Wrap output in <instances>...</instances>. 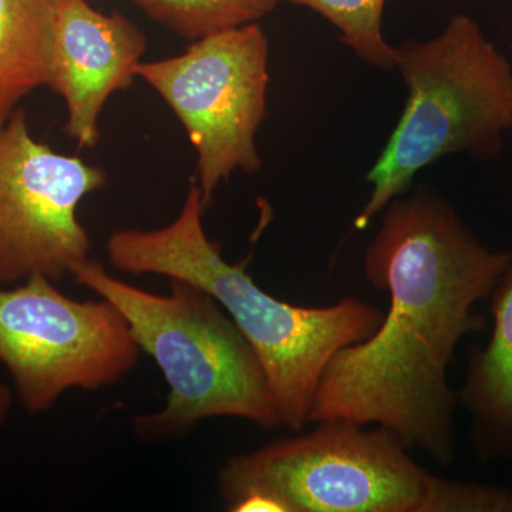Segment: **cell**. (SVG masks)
I'll use <instances>...</instances> for the list:
<instances>
[{"mask_svg":"<svg viewBox=\"0 0 512 512\" xmlns=\"http://www.w3.org/2000/svg\"><path fill=\"white\" fill-rule=\"evenodd\" d=\"M512 252L493 251L431 188L394 198L363 255V272L390 296L370 338L340 349L320 376L309 424L343 419L392 430L437 466L456 457L457 390L448 369L480 332Z\"/></svg>","mask_w":512,"mask_h":512,"instance_id":"1","label":"cell"},{"mask_svg":"<svg viewBox=\"0 0 512 512\" xmlns=\"http://www.w3.org/2000/svg\"><path fill=\"white\" fill-rule=\"evenodd\" d=\"M269 40L258 22L192 40L181 55L140 62L136 76L160 94L198 156L205 210L235 171L255 174L266 116Z\"/></svg>","mask_w":512,"mask_h":512,"instance_id":"6","label":"cell"},{"mask_svg":"<svg viewBox=\"0 0 512 512\" xmlns=\"http://www.w3.org/2000/svg\"><path fill=\"white\" fill-rule=\"evenodd\" d=\"M147 50V37L119 12L89 0H56L49 87L66 106L63 130L77 146L100 140V116L114 93L126 90Z\"/></svg>","mask_w":512,"mask_h":512,"instance_id":"9","label":"cell"},{"mask_svg":"<svg viewBox=\"0 0 512 512\" xmlns=\"http://www.w3.org/2000/svg\"><path fill=\"white\" fill-rule=\"evenodd\" d=\"M140 352L126 318L104 298H69L45 275L0 289V363L30 414L49 412L69 390L114 386Z\"/></svg>","mask_w":512,"mask_h":512,"instance_id":"7","label":"cell"},{"mask_svg":"<svg viewBox=\"0 0 512 512\" xmlns=\"http://www.w3.org/2000/svg\"><path fill=\"white\" fill-rule=\"evenodd\" d=\"M106 184L103 168L37 141L19 107L0 128V285L33 275L60 281L89 261L77 210Z\"/></svg>","mask_w":512,"mask_h":512,"instance_id":"8","label":"cell"},{"mask_svg":"<svg viewBox=\"0 0 512 512\" xmlns=\"http://www.w3.org/2000/svg\"><path fill=\"white\" fill-rule=\"evenodd\" d=\"M201 190L192 181L180 214L157 229H121L107 239L110 264L128 275H160L210 293L241 330L264 367L281 426H308L320 376L340 349L366 340L384 312L356 298L320 308L276 299L229 264L205 232Z\"/></svg>","mask_w":512,"mask_h":512,"instance_id":"2","label":"cell"},{"mask_svg":"<svg viewBox=\"0 0 512 512\" xmlns=\"http://www.w3.org/2000/svg\"><path fill=\"white\" fill-rule=\"evenodd\" d=\"M56 0H0V128L49 87Z\"/></svg>","mask_w":512,"mask_h":512,"instance_id":"11","label":"cell"},{"mask_svg":"<svg viewBox=\"0 0 512 512\" xmlns=\"http://www.w3.org/2000/svg\"><path fill=\"white\" fill-rule=\"evenodd\" d=\"M424 512H512V487L434 476Z\"/></svg>","mask_w":512,"mask_h":512,"instance_id":"14","label":"cell"},{"mask_svg":"<svg viewBox=\"0 0 512 512\" xmlns=\"http://www.w3.org/2000/svg\"><path fill=\"white\" fill-rule=\"evenodd\" d=\"M229 458L218 476L231 512H424L434 474L392 430L329 419Z\"/></svg>","mask_w":512,"mask_h":512,"instance_id":"5","label":"cell"},{"mask_svg":"<svg viewBox=\"0 0 512 512\" xmlns=\"http://www.w3.org/2000/svg\"><path fill=\"white\" fill-rule=\"evenodd\" d=\"M319 13L340 32V42L362 62L392 72L396 47L384 40L382 19L387 0H285Z\"/></svg>","mask_w":512,"mask_h":512,"instance_id":"13","label":"cell"},{"mask_svg":"<svg viewBox=\"0 0 512 512\" xmlns=\"http://www.w3.org/2000/svg\"><path fill=\"white\" fill-rule=\"evenodd\" d=\"M488 301L493 332L484 346L468 350L458 407L470 420L468 439L477 460L512 466V262Z\"/></svg>","mask_w":512,"mask_h":512,"instance_id":"10","label":"cell"},{"mask_svg":"<svg viewBox=\"0 0 512 512\" xmlns=\"http://www.w3.org/2000/svg\"><path fill=\"white\" fill-rule=\"evenodd\" d=\"M154 22L187 40H197L274 12L281 0H133Z\"/></svg>","mask_w":512,"mask_h":512,"instance_id":"12","label":"cell"},{"mask_svg":"<svg viewBox=\"0 0 512 512\" xmlns=\"http://www.w3.org/2000/svg\"><path fill=\"white\" fill-rule=\"evenodd\" d=\"M13 394L10 393L6 384L0 383V426L8 419L10 409H12Z\"/></svg>","mask_w":512,"mask_h":512,"instance_id":"15","label":"cell"},{"mask_svg":"<svg viewBox=\"0 0 512 512\" xmlns=\"http://www.w3.org/2000/svg\"><path fill=\"white\" fill-rule=\"evenodd\" d=\"M72 276L119 309L170 387L163 409L134 419L141 437L180 436L215 417L244 419L264 430L282 427L264 367L210 293L178 279H170L167 295L146 291L92 259Z\"/></svg>","mask_w":512,"mask_h":512,"instance_id":"3","label":"cell"},{"mask_svg":"<svg viewBox=\"0 0 512 512\" xmlns=\"http://www.w3.org/2000/svg\"><path fill=\"white\" fill-rule=\"evenodd\" d=\"M394 70L407 87L406 107L366 175L372 191L357 231L410 192L424 168L461 153L493 161L512 131V64L471 16L457 13L426 42L404 40Z\"/></svg>","mask_w":512,"mask_h":512,"instance_id":"4","label":"cell"}]
</instances>
